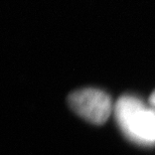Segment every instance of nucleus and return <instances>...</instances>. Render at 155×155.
I'll use <instances>...</instances> for the list:
<instances>
[{"mask_svg": "<svg viewBox=\"0 0 155 155\" xmlns=\"http://www.w3.org/2000/svg\"><path fill=\"white\" fill-rule=\"evenodd\" d=\"M116 119L124 133L136 142H155V111L134 97H122L115 107Z\"/></svg>", "mask_w": 155, "mask_h": 155, "instance_id": "1", "label": "nucleus"}, {"mask_svg": "<svg viewBox=\"0 0 155 155\" xmlns=\"http://www.w3.org/2000/svg\"><path fill=\"white\" fill-rule=\"evenodd\" d=\"M69 104L78 115L94 124L105 123L112 112L109 96L96 89L74 92L69 97Z\"/></svg>", "mask_w": 155, "mask_h": 155, "instance_id": "2", "label": "nucleus"}, {"mask_svg": "<svg viewBox=\"0 0 155 155\" xmlns=\"http://www.w3.org/2000/svg\"><path fill=\"white\" fill-rule=\"evenodd\" d=\"M150 103L155 107V92L153 93L152 95H151V97H150Z\"/></svg>", "mask_w": 155, "mask_h": 155, "instance_id": "3", "label": "nucleus"}]
</instances>
